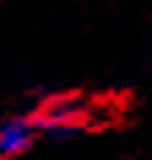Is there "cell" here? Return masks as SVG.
Wrapping results in <instances>:
<instances>
[{
	"label": "cell",
	"mask_w": 152,
	"mask_h": 160,
	"mask_svg": "<svg viewBox=\"0 0 152 160\" xmlns=\"http://www.w3.org/2000/svg\"><path fill=\"white\" fill-rule=\"evenodd\" d=\"M38 125L27 117H8L0 122V158H22L33 149Z\"/></svg>",
	"instance_id": "6da1fadb"
}]
</instances>
